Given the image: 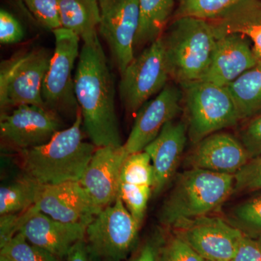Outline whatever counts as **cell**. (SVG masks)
<instances>
[{
	"instance_id": "6da1fadb",
	"label": "cell",
	"mask_w": 261,
	"mask_h": 261,
	"mask_svg": "<svg viewBox=\"0 0 261 261\" xmlns=\"http://www.w3.org/2000/svg\"><path fill=\"white\" fill-rule=\"evenodd\" d=\"M74 75L83 129L96 147L121 146L114 80L98 34L83 41Z\"/></svg>"
},
{
	"instance_id": "7a4b0ae2",
	"label": "cell",
	"mask_w": 261,
	"mask_h": 261,
	"mask_svg": "<svg viewBox=\"0 0 261 261\" xmlns=\"http://www.w3.org/2000/svg\"><path fill=\"white\" fill-rule=\"evenodd\" d=\"M97 147L84 142L80 108L72 126L44 145L20 151L24 174L41 185L80 181Z\"/></svg>"
},
{
	"instance_id": "3957f363",
	"label": "cell",
	"mask_w": 261,
	"mask_h": 261,
	"mask_svg": "<svg viewBox=\"0 0 261 261\" xmlns=\"http://www.w3.org/2000/svg\"><path fill=\"white\" fill-rule=\"evenodd\" d=\"M161 37L170 78L180 85L203 80L217 42L210 22L192 17L174 19Z\"/></svg>"
},
{
	"instance_id": "277c9868",
	"label": "cell",
	"mask_w": 261,
	"mask_h": 261,
	"mask_svg": "<svg viewBox=\"0 0 261 261\" xmlns=\"http://www.w3.org/2000/svg\"><path fill=\"white\" fill-rule=\"evenodd\" d=\"M234 175L191 168L180 173L163 202L159 222L173 228L180 221L195 219L217 209L233 193Z\"/></svg>"
},
{
	"instance_id": "5b68a950",
	"label": "cell",
	"mask_w": 261,
	"mask_h": 261,
	"mask_svg": "<svg viewBox=\"0 0 261 261\" xmlns=\"http://www.w3.org/2000/svg\"><path fill=\"white\" fill-rule=\"evenodd\" d=\"M181 86L187 134L195 145L207 136L236 126L241 121L227 87L204 80Z\"/></svg>"
},
{
	"instance_id": "8992f818",
	"label": "cell",
	"mask_w": 261,
	"mask_h": 261,
	"mask_svg": "<svg viewBox=\"0 0 261 261\" xmlns=\"http://www.w3.org/2000/svg\"><path fill=\"white\" fill-rule=\"evenodd\" d=\"M53 54L45 48L15 53L0 66L1 112L22 105L46 107L42 87Z\"/></svg>"
},
{
	"instance_id": "52a82bcc",
	"label": "cell",
	"mask_w": 261,
	"mask_h": 261,
	"mask_svg": "<svg viewBox=\"0 0 261 261\" xmlns=\"http://www.w3.org/2000/svg\"><path fill=\"white\" fill-rule=\"evenodd\" d=\"M141 226L121 197L98 213L87 226L85 241L94 261H123L135 248Z\"/></svg>"
},
{
	"instance_id": "ba28073f",
	"label": "cell",
	"mask_w": 261,
	"mask_h": 261,
	"mask_svg": "<svg viewBox=\"0 0 261 261\" xmlns=\"http://www.w3.org/2000/svg\"><path fill=\"white\" fill-rule=\"evenodd\" d=\"M53 32L56 49L43 84V100L46 107L57 114L61 113L76 116L80 106L75 97L72 73L75 61L80 57L81 38L63 27Z\"/></svg>"
},
{
	"instance_id": "9c48e42d",
	"label": "cell",
	"mask_w": 261,
	"mask_h": 261,
	"mask_svg": "<svg viewBox=\"0 0 261 261\" xmlns=\"http://www.w3.org/2000/svg\"><path fill=\"white\" fill-rule=\"evenodd\" d=\"M170 75L162 37L146 47L121 74L120 96L128 113H137L167 85Z\"/></svg>"
},
{
	"instance_id": "30bf717a",
	"label": "cell",
	"mask_w": 261,
	"mask_h": 261,
	"mask_svg": "<svg viewBox=\"0 0 261 261\" xmlns=\"http://www.w3.org/2000/svg\"><path fill=\"white\" fill-rule=\"evenodd\" d=\"M173 228L205 261H232L245 235L224 220L207 216L180 221Z\"/></svg>"
},
{
	"instance_id": "8fae6325",
	"label": "cell",
	"mask_w": 261,
	"mask_h": 261,
	"mask_svg": "<svg viewBox=\"0 0 261 261\" xmlns=\"http://www.w3.org/2000/svg\"><path fill=\"white\" fill-rule=\"evenodd\" d=\"M99 5L98 29L121 74L135 58V38L140 23L139 0H99Z\"/></svg>"
},
{
	"instance_id": "7c38bea8",
	"label": "cell",
	"mask_w": 261,
	"mask_h": 261,
	"mask_svg": "<svg viewBox=\"0 0 261 261\" xmlns=\"http://www.w3.org/2000/svg\"><path fill=\"white\" fill-rule=\"evenodd\" d=\"M61 126L57 113L36 105H22L0 116L2 140L20 151L47 143Z\"/></svg>"
},
{
	"instance_id": "4fadbf2b",
	"label": "cell",
	"mask_w": 261,
	"mask_h": 261,
	"mask_svg": "<svg viewBox=\"0 0 261 261\" xmlns=\"http://www.w3.org/2000/svg\"><path fill=\"white\" fill-rule=\"evenodd\" d=\"M182 101V90L173 84H167L154 99L140 108L128 139L123 144L128 155L144 151L163 126L179 114Z\"/></svg>"
},
{
	"instance_id": "5bb4252c",
	"label": "cell",
	"mask_w": 261,
	"mask_h": 261,
	"mask_svg": "<svg viewBox=\"0 0 261 261\" xmlns=\"http://www.w3.org/2000/svg\"><path fill=\"white\" fill-rule=\"evenodd\" d=\"M128 156L123 145L96 148L80 182L99 210L118 198L121 169Z\"/></svg>"
},
{
	"instance_id": "9a60e30c",
	"label": "cell",
	"mask_w": 261,
	"mask_h": 261,
	"mask_svg": "<svg viewBox=\"0 0 261 261\" xmlns=\"http://www.w3.org/2000/svg\"><path fill=\"white\" fill-rule=\"evenodd\" d=\"M33 207L57 221L87 225L101 211L80 181L45 185Z\"/></svg>"
},
{
	"instance_id": "2e32d148",
	"label": "cell",
	"mask_w": 261,
	"mask_h": 261,
	"mask_svg": "<svg viewBox=\"0 0 261 261\" xmlns=\"http://www.w3.org/2000/svg\"><path fill=\"white\" fill-rule=\"evenodd\" d=\"M87 226L82 223L57 221L32 207L23 213V224L19 232L23 233L29 243L63 259L77 242L85 238Z\"/></svg>"
},
{
	"instance_id": "e0dca14e",
	"label": "cell",
	"mask_w": 261,
	"mask_h": 261,
	"mask_svg": "<svg viewBox=\"0 0 261 261\" xmlns=\"http://www.w3.org/2000/svg\"><path fill=\"white\" fill-rule=\"evenodd\" d=\"M250 160L240 139L219 132L196 144L187 163L190 168L235 175Z\"/></svg>"
},
{
	"instance_id": "ac0fdd59",
	"label": "cell",
	"mask_w": 261,
	"mask_h": 261,
	"mask_svg": "<svg viewBox=\"0 0 261 261\" xmlns=\"http://www.w3.org/2000/svg\"><path fill=\"white\" fill-rule=\"evenodd\" d=\"M187 137L186 122L173 120L163 126L157 137L144 149L150 158L153 169L152 195H161L174 177Z\"/></svg>"
},
{
	"instance_id": "d6986e66",
	"label": "cell",
	"mask_w": 261,
	"mask_h": 261,
	"mask_svg": "<svg viewBox=\"0 0 261 261\" xmlns=\"http://www.w3.org/2000/svg\"><path fill=\"white\" fill-rule=\"evenodd\" d=\"M251 41L232 33L218 38L214 58L204 81L228 87L259 62Z\"/></svg>"
},
{
	"instance_id": "ffe728a7",
	"label": "cell",
	"mask_w": 261,
	"mask_h": 261,
	"mask_svg": "<svg viewBox=\"0 0 261 261\" xmlns=\"http://www.w3.org/2000/svg\"><path fill=\"white\" fill-rule=\"evenodd\" d=\"M208 21L216 39L232 33L246 36L253 43L254 51L261 61V0H239Z\"/></svg>"
},
{
	"instance_id": "44dd1931",
	"label": "cell",
	"mask_w": 261,
	"mask_h": 261,
	"mask_svg": "<svg viewBox=\"0 0 261 261\" xmlns=\"http://www.w3.org/2000/svg\"><path fill=\"white\" fill-rule=\"evenodd\" d=\"M140 23L136 35L135 50L162 37L172 15L174 0H139Z\"/></svg>"
},
{
	"instance_id": "7402d4cb",
	"label": "cell",
	"mask_w": 261,
	"mask_h": 261,
	"mask_svg": "<svg viewBox=\"0 0 261 261\" xmlns=\"http://www.w3.org/2000/svg\"><path fill=\"white\" fill-rule=\"evenodd\" d=\"M63 28L74 32L83 41L97 35L100 22L99 0H59Z\"/></svg>"
},
{
	"instance_id": "603a6c76",
	"label": "cell",
	"mask_w": 261,
	"mask_h": 261,
	"mask_svg": "<svg viewBox=\"0 0 261 261\" xmlns=\"http://www.w3.org/2000/svg\"><path fill=\"white\" fill-rule=\"evenodd\" d=\"M227 88L241 121L260 114L261 61L233 81Z\"/></svg>"
},
{
	"instance_id": "cb8c5ba5",
	"label": "cell",
	"mask_w": 261,
	"mask_h": 261,
	"mask_svg": "<svg viewBox=\"0 0 261 261\" xmlns=\"http://www.w3.org/2000/svg\"><path fill=\"white\" fill-rule=\"evenodd\" d=\"M44 185L24 174L0 187V216L22 214L35 205Z\"/></svg>"
},
{
	"instance_id": "d4e9b609",
	"label": "cell",
	"mask_w": 261,
	"mask_h": 261,
	"mask_svg": "<svg viewBox=\"0 0 261 261\" xmlns=\"http://www.w3.org/2000/svg\"><path fill=\"white\" fill-rule=\"evenodd\" d=\"M229 224L245 235H261V195L241 202L233 208Z\"/></svg>"
},
{
	"instance_id": "484cf974",
	"label": "cell",
	"mask_w": 261,
	"mask_h": 261,
	"mask_svg": "<svg viewBox=\"0 0 261 261\" xmlns=\"http://www.w3.org/2000/svg\"><path fill=\"white\" fill-rule=\"evenodd\" d=\"M239 0H179L174 19L183 17L211 20L217 18Z\"/></svg>"
},
{
	"instance_id": "4316f807",
	"label": "cell",
	"mask_w": 261,
	"mask_h": 261,
	"mask_svg": "<svg viewBox=\"0 0 261 261\" xmlns=\"http://www.w3.org/2000/svg\"><path fill=\"white\" fill-rule=\"evenodd\" d=\"M0 254L15 261H61L42 247L29 243L23 233L18 232L9 242L0 247Z\"/></svg>"
},
{
	"instance_id": "83f0119b",
	"label": "cell",
	"mask_w": 261,
	"mask_h": 261,
	"mask_svg": "<svg viewBox=\"0 0 261 261\" xmlns=\"http://www.w3.org/2000/svg\"><path fill=\"white\" fill-rule=\"evenodd\" d=\"M29 11L44 28L54 31L62 27L59 0H23Z\"/></svg>"
},
{
	"instance_id": "f1b7e54d",
	"label": "cell",
	"mask_w": 261,
	"mask_h": 261,
	"mask_svg": "<svg viewBox=\"0 0 261 261\" xmlns=\"http://www.w3.org/2000/svg\"><path fill=\"white\" fill-rule=\"evenodd\" d=\"M234 178L233 193L261 190V155L250 160Z\"/></svg>"
},
{
	"instance_id": "f546056e",
	"label": "cell",
	"mask_w": 261,
	"mask_h": 261,
	"mask_svg": "<svg viewBox=\"0 0 261 261\" xmlns=\"http://www.w3.org/2000/svg\"><path fill=\"white\" fill-rule=\"evenodd\" d=\"M160 261H205L176 233L166 238Z\"/></svg>"
},
{
	"instance_id": "4dcf8cb0",
	"label": "cell",
	"mask_w": 261,
	"mask_h": 261,
	"mask_svg": "<svg viewBox=\"0 0 261 261\" xmlns=\"http://www.w3.org/2000/svg\"><path fill=\"white\" fill-rule=\"evenodd\" d=\"M239 139L250 160L261 155V113L250 118L240 130Z\"/></svg>"
},
{
	"instance_id": "1f68e13d",
	"label": "cell",
	"mask_w": 261,
	"mask_h": 261,
	"mask_svg": "<svg viewBox=\"0 0 261 261\" xmlns=\"http://www.w3.org/2000/svg\"><path fill=\"white\" fill-rule=\"evenodd\" d=\"M24 31L21 24L9 12L0 10V42L13 44L21 42Z\"/></svg>"
},
{
	"instance_id": "d6a6232c",
	"label": "cell",
	"mask_w": 261,
	"mask_h": 261,
	"mask_svg": "<svg viewBox=\"0 0 261 261\" xmlns=\"http://www.w3.org/2000/svg\"><path fill=\"white\" fill-rule=\"evenodd\" d=\"M166 239L161 230L154 231L128 261H160L161 250Z\"/></svg>"
},
{
	"instance_id": "836d02e7",
	"label": "cell",
	"mask_w": 261,
	"mask_h": 261,
	"mask_svg": "<svg viewBox=\"0 0 261 261\" xmlns=\"http://www.w3.org/2000/svg\"><path fill=\"white\" fill-rule=\"evenodd\" d=\"M232 261H261V235H244Z\"/></svg>"
},
{
	"instance_id": "e575fe53",
	"label": "cell",
	"mask_w": 261,
	"mask_h": 261,
	"mask_svg": "<svg viewBox=\"0 0 261 261\" xmlns=\"http://www.w3.org/2000/svg\"><path fill=\"white\" fill-rule=\"evenodd\" d=\"M23 213L0 216V247L9 242L19 232L20 226L23 224Z\"/></svg>"
},
{
	"instance_id": "d590c367",
	"label": "cell",
	"mask_w": 261,
	"mask_h": 261,
	"mask_svg": "<svg viewBox=\"0 0 261 261\" xmlns=\"http://www.w3.org/2000/svg\"><path fill=\"white\" fill-rule=\"evenodd\" d=\"M67 261H94L89 254L85 239L80 240L70 248Z\"/></svg>"
},
{
	"instance_id": "8d00e7d4",
	"label": "cell",
	"mask_w": 261,
	"mask_h": 261,
	"mask_svg": "<svg viewBox=\"0 0 261 261\" xmlns=\"http://www.w3.org/2000/svg\"><path fill=\"white\" fill-rule=\"evenodd\" d=\"M0 261H15L10 257L6 256V255H1L0 254Z\"/></svg>"
}]
</instances>
